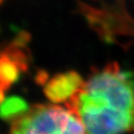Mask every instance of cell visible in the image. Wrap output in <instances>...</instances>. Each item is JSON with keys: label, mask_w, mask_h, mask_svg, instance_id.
<instances>
[{"label": "cell", "mask_w": 134, "mask_h": 134, "mask_svg": "<svg viewBox=\"0 0 134 134\" xmlns=\"http://www.w3.org/2000/svg\"><path fill=\"white\" fill-rule=\"evenodd\" d=\"M86 134H126L134 131V74L111 62L94 69L69 100Z\"/></svg>", "instance_id": "1"}, {"label": "cell", "mask_w": 134, "mask_h": 134, "mask_svg": "<svg viewBox=\"0 0 134 134\" xmlns=\"http://www.w3.org/2000/svg\"><path fill=\"white\" fill-rule=\"evenodd\" d=\"M10 134H86L81 120L68 107L35 104L11 125Z\"/></svg>", "instance_id": "2"}, {"label": "cell", "mask_w": 134, "mask_h": 134, "mask_svg": "<svg viewBox=\"0 0 134 134\" xmlns=\"http://www.w3.org/2000/svg\"><path fill=\"white\" fill-rule=\"evenodd\" d=\"M79 10L88 26L106 41H116L119 36H134V20L123 0L104 3L100 7L79 2Z\"/></svg>", "instance_id": "3"}, {"label": "cell", "mask_w": 134, "mask_h": 134, "mask_svg": "<svg viewBox=\"0 0 134 134\" xmlns=\"http://www.w3.org/2000/svg\"><path fill=\"white\" fill-rule=\"evenodd\" d=\"M85 80L76 71L55 75L44 86V93L54 103H67L80 91Z\"/></svg>", "instance_id": "4"}, {"label": "cell", "mask_w": 134, "mask_h": 134, "mask_svg": "<svg viewBox=\"0 0 134 134\" xmlns=\"http://www.w3.org/2000/svg\"><path fill=\"white\" fill-rule=\"evenodd\" d=\"M29 110L28 103L20 96H10L0 104V118L13 123Z\"/></svg>", "instance_id": "5"}, {"label": "cell", "mask_w": 134, "mask_h": 134, "mask_svg": "<svg viewBox=\"0 0 134 134\" xmlns=\"http://www.w3.org/2000/svg\"><path fill=\"white\" fill-rule=\"evenodd\" d=\"M22 72L18 64L3 52H0V85L5 88L9 87L19 80Z\"/></svg>", "instance_id": "6"}, {"label": "cell", "mask_w": 134, "mask_h": 134, "mask_svg": "<svg viewBox=\"0 0 134 134\" xmlns=\"http://www.w3.org/2000/svg\"><path fill=\"white\" fill-rule=\"evenodd\" d=\"M30 41H31V34L27 31H20L11 43L19 48H25Z\"/></svg>", "instance_id": "7"}, {"label": "cell", "mask_w": 134, "mask_h": 134, "mask_svg": "<svg viewBox=\"0 0 134 134\" xmlns=\"http://www.w3.org/2000/svg\"><path fill=\"white\" fill-rule=\"evenodd\" d=\"M49 80H50L49 79V72L45 70H39L36 74L35 81L39 86H45Z\"/></svg>", "instance_id": "8"}, {"label": "cell", "mask_w": 134, "mask_h": 134, "mask_svg": "<svg viewBox=\"0 0 134 134\" xmlns=\"http://www.w3.org/2000/svg\"><path fill=\"white\" fill-rule=\"evenodd\" d=\"M5 88L0 85V104L4 101V93H5Z\"/></svg>", "instance_id": "9"}, {"label": "cell", "mask_w": 134, "mask_h": 134, "mask_svg": "<svg viewBox=\"0 0 134 134\" xmlns=\"http://www.w3.org/2000/svg\"><path fill=\"white\" fill-rule=\"evenodd\" d=\"M2 2H3V0H0V4H1V3H2Z\"/></svg>", "instance_id": "10"}]
</instances>
